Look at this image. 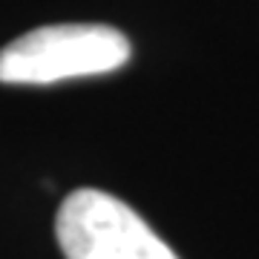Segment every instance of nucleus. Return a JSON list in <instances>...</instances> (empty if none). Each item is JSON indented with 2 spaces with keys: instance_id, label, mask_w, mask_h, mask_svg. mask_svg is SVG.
<instances>
[{
  "instance_id": "nucleus-2",
  "label": "nucleus",
  "mask_w": 259,
  "mask_h": 259,
  "mask_svg": "<svg viewBox=\"0 0 259 259\" xmlns=\"http://www.w3.org/2000/svg\"><path fill=\"white\" fill-rule=\"evenodd\" d=\"M66 259H179L139 213L101 190H72L55 216Z\"/></svg>"
},
{
  "instance_id": "nucleus-1",
  "label": "nucleus",
  "mask_w": 259,
  "mask_h": 259,
  "mask_svg": "<svg viewBox=\"0 0 259 259\" xmlns=\"http://www.w3.org/2000/svg\"><path fill=\"white\" fill-rule=\"evenodd\" d=\"M130 61V40L104 23L40 26L0 49V83H58L104 75Z\"/></svg>"
}]
</instances>
